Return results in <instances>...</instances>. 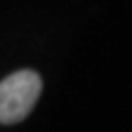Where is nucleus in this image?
Returning <instances> with one entry per match:
<instances>
[{
    "label": "nucleus",
    "mask_w": 132,
    "mask_h": 132,
    "mask_svg": "<svg viewBox=\"0 0 132 132\" xmlns=\"http://www.w3.org/2000/svg\"><path fill=\"white\" fill-rule=\"evenodd\" d=\"M42 92V79L33 70H19L0 81V123L22 121Z\"/></svg>",
    "instance_id": "1"
}]
</instances>
